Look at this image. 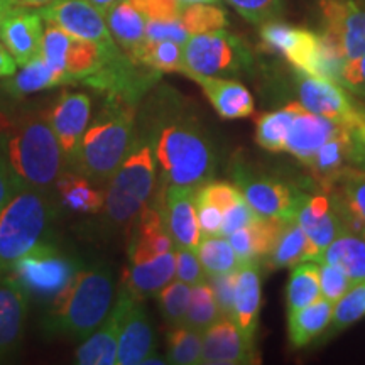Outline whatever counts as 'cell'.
Segmentation results:
<instances>
[{
  "label": "cell",
  "mask_w": 365,
  "mask_h": 365,
  "mask_svg": "<svg viewBox=\"0 0 365 365\" xmlns=\"http://www.w3.org/2000/svg\"><path fill=\"white\" fill-rule=\"evenodd\" d=\"M22 190H24V186L17 180L16 173H14L11 164H9L6 153H4L2 144H0V212Z\"/></svg>",
  "instance_id": "obj_55"
},
{
  "label": "cell",
  "mask_w": 365,
  "mask_h": 365,
  "mask_svg": "<svg viewBox=\"0 0 365 365\" xmlns=\"http://www.w3.org/2000/svg\"><path fill=\"white\" fill-rule=\"evenodd\" d=\"M173 249H175V244L164 225L161 195H158L156 202L145 205L143 212L132 222L127 255H129V262L134 264L149 261V259L170 252Z\"/></svg>",
  "instance_id": "obj_19"
},
{
  "label": "cell",
  "mask_w": 365,
  "mask_h": 365,
  "mask_svg": "<svg viewBox=\"0 0 365 365\" xmlns=\"http://www.w3.org/2000/svg\"><path fill=\"white\" fill-rule=\"evenodd\" d=\"M365 314V281L355 282L341 298L333 304L331 333H339L357 323Z\"/></svg>",
  "instance_id": "obj_41"
},
{
  "label": "cell",
  "mask_w": 365,
  "mask_h": 365,
  "mask_svg": "<svg viewBox=\"0 0 365 365\" xmlns=\"http://www.w3.org/2000/svg\"><path fill=\"white\" fill-rule=\"evenodd\" d=\"M176 257V279L186 282L188 286H195L198 282L207 281L202 264L195 250L175 247Z\"/></svg>",
  "instance_id": "obj_50"
},
{
  "label": "cell",
  "mask_w": 365,
  "mask_h": 365,
  "mask_svg": "<svg viewBox=\"0 0 365 365\" xmlns=\"http://www.w3.org/2000/svg\"><path fill=\"white\" fill-rule=\"evenodd\" d=\"M56 86H61L58 76L44 61V58L38 56L27 65L21 66V70L14 73L12 76L4 80L0 88L12 100H22L29 95L38 93V91L56 88Z\"/></svg>",
  "instance_id": "obj_33"
},
{
  "label": "cell",
  "mask_w": 365,
  "mask_h": 365,
  "mask_svg": "<svg viewBox=\"0 0 365 365\" xmlns=\"http://www.w3.org/2000/svg\"><path fill=\"white\" fill-rule=\"evenodd\" d=\"M66 170H71L78 153L81 137L91 118V98L85 91H63L48 110Z\"/></svg>",
  "instance_id": "obj_13"
},
{
  "label": "cell",
  "mask_w": 365,
  "mask_h": 365,
  "mask_svg": "<svg viewBox=\"0 0 365 365\" xmlns=\"http://www.w3.org/2000/svg\"><path fill=\"white\" fill-rule=\"evenodd\" d=\"M176 276V257L175 249L170 252L158 255L143 262H129L125 269L122 286H125L135 298H149L156 296L168 282Z\"/></svg>",
  "instance_id": "obj_28"
},
{
  "label": "cell",
  "mask_w": 365,
  "mask_h": 365,
  "mask_svg": "<svg viewBox=\"0 0 365 365\" xmlns=\"http://www.w3.org/2000/svg\"><path fill=\"white\" fill-rule=\"evenodd\" d=\"M340 124L307 110L301 105L291 129L287 132L284 150L307 166L318 149L335 134Z\"/></svg>",
  "instance_id": "obj_24"
},
{
  "label": "cell",
  "mask_w": 365,
  "mask_h": 365,
  "mask_svg": "<svg viewBox=\"0 0 365 365\" xmlns=\"http://www.w3.org/2000/svg\"><path fill=\"white\" fill-rule=\"evenodd\" d=\"M333 303L318 298L308 307L287 313V339L294 349H303L328 330L331 322Z\"/></svg>",
  "instance_id": "obj_29"
},
{
  "label": "cell",
  "mask_w": 365,
  "mask_h": 365,
  "mask_svg": "<svg viewBox=\"0 0 365 365\" xmlns=\"http://www.w3.org/2000/svg\"><path fill=\"white\" fill-rule=\"evenodd\" d=\"M317 249L303 232V228L296 223V220H287L271 254L264 259V264H267L271 271H277V269L294 267L299 262H317Z\"/></svg>",
  "instance_id": "obj_32"
},
{
  "label": "cell",
  "mask_w": 365,
  "mask_h": 365,
  "mask_svg": "<svg viewBox=\"0 0 365 365\" xmlns=\"http://www.w3.org/2000/svg\"><path fill=\"white\" fill-rule=\"evenodd\" d=\"M218 318H222V314L220 309H218V304L215 301V296H213L210 282L203 281L191 286L190 303L182 325L203 333L212 323H215Z\"/></svg>",
  "instance_id": "obj_39"
},
{
  "label": "cell",
  "mask_w": 365,
  "mask_h": 365,
  "mask_svg": "<svg viewBox=\"0 0 365 365\" xmlns=\"http://www.w3.org/2000/svg\"><path fill=\"white\" fill-rule=\"evenodd\" d=\"M17 63L12 58V54L9 53V49L4 46L0 41V80H6L9 76H12L17 71Z\"/></svg>",
  "instance_id": "obj_57"
},
{
  "label": "cell",
  "mask_w": 365,
  "mask_h": 365,
  "mask_svg": "<svg viewBox=\"0 0 365 365\" xmlns=\"http://www.w3.org/2000/svg\"><path fill=\"white\" fill-rule=\"evenodd\" d=\"M240 196V190L235 185H230V182L225 181L212 180L195 188V198L205 200V202L215 205L222 212H225L228 207H232Z\"/></svg>",
  "instance_id": "obj_47"
},
{
  "label": "cell",
  "mask_w": 365,
  "mask_h": 365,
  "mask_svg": "<svg viewBox=\"0 0 365 365\" xmlns=\"http://www.w3.org/2000/svg\"><path fill=\"white\" fill-rule=\"evenodd\" d=\"M134 294L125 286L118 291V298L100 327L81 344L75 352V362L80 365H115L118 333L124 313Z\"/></svg>",
  "instance_id": "obj_18"
},
{
  "label": "cell",
  "mask_w": 365,
  "mask_h": 365,
  "mask_svg": "<svg viewBox=\"0 0 365 365\" xmlns=\"http://www.w3.org/2000/svg\"><path fill=\"white\" fill-rule=\"evenodd\" d=\"M301 36V27L287 26L279 21H267L261 26V41L269 51L287 56Z\"/></svg>",
  "instance_id": "obj_44"
},
{
  "label": "cell",
  "mask_w": 365,
  "mask_h": 365,
  "mask_svg": "<svg viewBox=\"0 0 365 365\" xmlns=\"http://www.w3.org/2000/svg\"><path fill=\"white\" fill-rule=\"evenodd\" d=\"M227 2L252 24L274 21L282 11V0H227Z\"/></svg>",
  "instance_id": "obj_45"
},
{
  "label": "cell",
  "mask_w": 365,
  "mask_h": 365,
  "mask_svg": "<svg viewBox=\"0 0 365 365\" xmlns=\"http://www.w3.org/2000/svg\"><path fill=\"white\" fill-rule=\"evenodd\" d=\"M190 294L191 286L180 279L168 282V284L156 294L163 318L166 319L171 327L182 325V322H185V314L190 303Z\"/></svg>",
  "instance_id": "obj_42"
},
{
  "label": "cell",
  "mask_w": 365,
  "mask_h": 365,
  "mask_svg": "<svg viewBox=\"0 0 365 365\" xmlns=\"http://www.w3.org/2000/svg\"><path fill=\"white\" fill-rule=\"evenodd\" d=\"M191 80L202 86L213 110L225 120H239L254 113L252 93L239 81L220 76H191Z\"/></svg>",
  "instance_id": "obj_25"
},
{
  "label": "cell",
  "mask_w": 365,
  "mask_h": 365,
  "mask_svg": "<svg viewBox=\"0 0 365 365\" xmlns=\"http://www.w3.org/2000/svg\"><path fill=\"white\" fill-rule=\"evenodd\" d=\"M44 38V19L38 9L19 6L9 12L0 27V41L16 59L17 66H24L41 56Z\"/></svg>",
  "instance_id": "obj_17"
},
{
  "label": "cell",
  "mask_w": 365,
  "mask_h": 365,
  "mask_svg": "<svg viewBox=\"0 0 365 365\" xmlns=\"http://www.w3.org/2000/svg\"><path fill=\"white\" fill-rule=\"evenodd\" d=\"M113 41L127 56L135 51L145 39V17L129 0H118L103 11Z\"/></svg>",
  "instance_id": "obj_31"
},
{
  "label": "cell",
  "mask_w": 365,
  "mask_h": 365,
  "mask_svg": "<svg viewBox=\"0 0 365 365\" xmlns=\"http://www.w3.org/2000/svg\"><path fill=\"white\" fill-rule=\"evenodd\" d=\"M339 83L350 93L365 100V53L362 56L345 61Z\"/></svg>",
  "instance_id": "obj_54"
},
{
  "label": "cell",
  "mask_w": 365,
  "mask_h": 365,
  "mask_svg": "<svg viewBox=\"0 0 365 365\" xmlns=\"http://www.w3.org/2000/svg\"><path fill=\"white\" fill-rule=\"evenodd\" d=\"M54 2V0H19L21 6L24 7H33V9H41L44 6H48V4Z\"/></svg>",
  "instance_id": "obj_59"
},
{
  "label": "cell",
  "mask_w": 365,
  "mask_h": 365,
  "mask_svg": "<svg viewBox=\"0 0 365 365\" xmlns=\"http://www.w3.org/2000/svg\"><path fill=\"white\" fill-rule=\"evenodd\" d=\"M232 178L237 188L259 217L294 220L299 191L276 178L255 173L247 164L237 163L232 166Z\"/></svg>",
  "instance_id": "obj_10"
},
{
  "label": "cell",
  "mask_w": 365,
  "mask_h": 365,
  "mask_svg": "<svg viewBox=\"0 0 365 365\" xmlns=\"http://www.w3.org/2000/svg\"><path fill=\"white\" fill-rule=\"evenodd\" d=\"M307 166L312 178L328 193L339 185L346 170L354 166L352 163V139L346 127L340 125L330 139L327 140L314 158Z\"/></svg>",
  "instance_id": "obj_23"
},
{
  "label": "cell",
  "mask_w": 365,
  "mask_h": 365,
  "mask_svg": "<svg viewBox=\"0 0 365 365\" xmlns=\"http://www.w3.org/2000/svg\"><path fill=\"white\" fill-rule=\"evenodd\" d=\"M53 195H56L59 208L81 215L102 213L105 205V190L73 170H65L59 175L53 186Z\"/></svg>",
  "instance_id": "obj_27"
},
{
  "label": "cell",
  "mask_w": 365,
  "mask_h": 365,
  "mask_svg": "<svg viewBox=\"0 0 365 365\" xmlns=\"http://www.w3.org/2000/svg\"><path fill=\"white\" fill-rule=\"evenodd\" d=\"M145 39L149 41H175L185 46L190 34L182 27L180 17L171 21H148L145 22Z\"/></svg>",
  "instance_id": "obj_51"
},
{
  "label": "cell",
  "mask_w": 365,
  "mask_h": 365,
  "mask_svg": "<svg viewBox=\"0 0 365 365\" xmlns=\"http://www.w3.org/2000/svg\"><path fill=\"white\" fill-rule=\"evenodd\" d=\"M259 362L255 345L244 339L232 318H218L202 333V364L242 365Z\"/></svg>",
  "instance_id": "obj_16"
},
{
  "label": "cell",
  "mask_w": 365,
  "mask_h": 365,
  "mask_svg": "<svg viewBox=\"0 0 365 365\" xmlns=\"http://www.w3.org/2000/svg\"><path fill=\"white\" fill-rule=\"evenodd\" d=\"M168 364H202V331L186 325L173 327L166 336Z\"/></svg>",
  "instance_id": "obj_38"
},
{
  "label": "cell",
  "mask_w": 365,
  "mask_h": 365,
  "mask_svg": "<svg viewBox=\"0 0 365 365\" xmlns=\"http://www.w3.org/2000/svg\"><path fill=\"white\" fill-rule=\"evenodd\" d=\"M132 61L137 65L158 73H182L185 75V58H182V44L175 41H149L144 43L129 54Z\"/></svg>",
  "instance_id": "obj_35"
},
{
  "label": "cell",
  "mask_w": 365,
  "mask_h": 365,
  "mask_svg": "<svg viewBox=\"0 0 365 365\" xmlns=\"http://www.w3.org/2000/svg\"><path fill=\"white\" fill-rule=\"evenodd\" d=\"M19 0H0V27H2L4 21L9 16V12L14 11L16 7H19Z\"/></svg>",
  "instance_id": "obj_58"
},
{
  "label": "cell",
  "mask_w": 365,
  "mask_h": 365,
  "mask_svg": "<svg viewBox=\"0 0 365 365\" xmlns=\"http://www.w3.org/2000/svg\"><path fill=\"white\" fill-rule=\"evenodd\" d=\"M0 144L24 188L51 190L66 170L46 110H24L0 132Z\"/></svg>",
  "instance_id": "obj_3"
},
{
  "label": "cell",
  "mask_w": 365,
  "mask_h": 365,
  "mask_svg": "<svg viewBox=\"0 0 365 365\" xmlns=\"http://www.w3.org/2000/svg\"><path fill=\"white\" fill-rule=\"evenodd\" d=\"M257 217V213H255L252 207L245 202L244 195H242L232 207H228L225 212H223L222 235L228 237L230 234H234L239 228H244L247 227L249 223H252Z\"/></svg>",
  "instance_id": "obj_52"
},
{
  "label": "cell",
  "mask_w": 365,
  "mask_h": 365,
  "mask_svg": "<svg viewBox=\"0 0 365 365\" xmlns=\"http://www.w3.org/2000/svg\"><path fill=\"white\" fill-rule=\"evenodd\" d=\"M239 271V269H237ZM237 271L215 274L208 276L207 281L212 286L213 296L220 309V314L225 318H232L234 314V303H235V286H237Z\"/></svg>",
  "instance_id": "obj_48"
},
{
  "label": "cell",
  "mask_w": 365,
  "mask_h": 365,
  "mask_svg": "<svg viewBox=\"0 0 365 365\" xmlns=\"http://www.w3.org/2000/svg\"><path fill=\"white\" fill-rule=\"evenodd\" d=\"M156 352L153 323L143 307V299L132 298L120 323L117 346L118 365H139Z\"/></svg>",
  "instance_id": "obj_20"
},
{
  "label": "cell",
  "mask_w": 365,
  "mask_h": 365,
  "mask_svg": "<svg viewBox=\"0 0 365 365\" xmlns=\"http://www.w3.org/2000/svg\"><path fill=\"white\" fill-rule=\"evenodd\" d=\"M29 296L6 276L0 279V362L12 357L21 346L27 318Z\"/></svg>",
  "instance_id": "obj_21"
},
{
  "label": "cell",
  "mask_w": 365,
  "mask_h": 365,
  "mask_svg": "<svg viewBox=\"0 0 365 365\" xmlns=\"http://www.w3.org/2000/svg\"><path fill=\"white\" fill-rule=\"evenodd\" d=\"M135 127L149 137L164 186H196L212 181L218 154L212 135L171 86L144 98Z\"/></svg>",
  "instance_id": "obj_1"
},
{
  "label": "cell",
  "mask_w": 365,
  "mask_h": 365,
  "mask_svg": "<svg viewBox=\"0 0 365 365\" xmlns=\"http://www.w3.org/2000/svg\"><path fill=\"white\" fill-rule=\"evenodd\" d=\"M185 75L227 76L239 75L252 63L244 41L223 29L193 34L182 46Z\"/></svg>",
  "instance_id": "obj_8"
},
{
  "label": "cell",
  "mask_w": 365,
  "mask_h": 365,
  "mask_svg": "<svg viewBox=\"0 0 365 365\" xmlns=\"http://www.w3.org/2000/svg\"><path fill=\"white\" fill-rule=\"evenodd\" d=\"M185 4H215L218 0H181Z\"/></svg>",
  "instance_id": "obj_61"
},
{
  "label": "cell",
  "mask_w": 365,
  "mask_h": 365,
  "mask_svg": "<svg viewBox=\"0 0 365 365\" xmlns=\"http://www.w3.org/2000/svg\"><path fill=\"white\" fill-rule=\"evenodd\" d=\"M317 262L333 264L340 267L354 282H362L365 281V239L344 228L319 254Z\"/></svg>",
  "instance_id": "obj_30"
},
{
  "label": "cell",
  "mask_w": 365,
  "mask_h": 365,
  "mask_svg": "<svg viewBox=\"0 0 365 365\" xmlns=\"http://www.w3.org/2000/svg\"><path fill=\"white\" fill-rule=\"evenodd\" d=\"M322 296L318 262L308 261L296 264L286 286L287 312L312 304Z\"/></svg>",
  "instance_id": "obj_36"
},
{
  "label": "cell",
  "mask_w": 365,
  "mask_h": 365,
  "mask_svg": "<svg viewBox=\"0 0 365 365\" xmlns=\"http://www.w3.org/2000/svg\"><path fill=\"white\" fill-rule=\"evenodd\" d=\"M359 235H362V237H364V239H365V223H364V225H362V228H360Z\"/></svg>",
  "instance_id": "obj_62"
},
{
  "label": "cell",
  "mask_w": 365,
  "mask_h": 365,
  "mask_svg": "<svg viewBox=\"0 0 365 365\" xmlns=\"http://www.w3.org/2000/svg\"><path fill=\"white\" fill-rule=\"evenodd\" d=\"M352 139V163L355 168L365 171V118L349 129Z\"/></svg>",
  "instance_id": "obj_56"
},
{
  "label": "cell",
  "mask_w": 365,
  "mask_h": 365,
  "mask_svg": "<svg viewBox=\"0 0 365 365\" xmlns=\"http://www.w3.org/2000/svg\"><path fill=\"white\" fill-rule=\"evenodd\" d=\"M196 217H198L200 234L202 237L222 235L223 225V212L215 205L205 202V200L195 198Z\"/></svg>",
  "instance_id": "obj_53"
},
{
  "label": "cell",
  "mask_w": 365,
  "mask_h": 365,
  "mask_svg": "<svg viewBox=\"0 0 365 365\" xmlns=\"http://www.w3.org/2000/svg\"><path fill=\"white\" fill-rule=\"evenodd\" d=\"M322 34L345 61L365 53V9L354 0H322Z\"/></svg>",
  "instance_id": "obj_11"
},
{
  "label": "cell",
  "mask_w": 365,
  "mask_h": 365,
  "mask_svg": "<svg viewBox=\"0 0 365 365\" xmlns=\"http://www.w3.org/2000/svg\"><path fill=\"white\" fill-rule=\"evenodd\" d=\"M299 108L301 103L293 102L279 110L261 113L255 117V143L271 153L284 150L287 132H289Z\"/></svg>",
  "instance_id": "obj_34"
},
{
  "label": "cell",
  "mask_w": 365,
  "mask_h": 365,
  "mask_svg": "<svg viewBox=\"0 0 365 365\" xmlns=\"http://www.w3.org/2000/svg\"><path fill=\"white\" fill-rule=\"evenodd\" d=\"M139 105L105 95L102 107L86 127L71 170L105 185L118 170L135 139Z\"/></svg>",
  "instance_id": "obj_4"
},
{
  "label": "cell",
  "mask_w": 365,
  "mask_h": 365,
  "mask_svg": "<svg viewBox=\"0 0 365 365\" xmlns=\"http://www.w3.org/2000/svg\"><path fill=\"white\" fill-rule=\"evenodd\" d=\"M287 220L257 217L247 227L239 228L227 237L234 247L240 266L247 262H261L271 254Z\"/></svg>",
  "instance_id": "obj_26"
},
{
  "label": "cell",
  "mask_w": 365,
  "mask_h": 365,
  "mask_svg": "<svg viewBox=\"0 0 365 365\" xmlns=\"http://www.w3.org/2000/svg\"><path fill=\"white\" fill-rule=\"evenodd\" d=\"M38 11L44 21L59 26L75 38L97 43L103 49L118 48L108 31L103 11L88 0H54Z\"/></svg>",
  "instance_id": "obj_12"
},
{
  "label": "cell",
  "mask_w": 365,
  "mask_h": 365,
  "mask_svg": "<svg viewBox=\"0 0 365 365\" xmlns=\"http://www.w3.org/2000/svg\"><path fill=\"white\" fill-rule=\"evenodd\" d=\"M80 271L78 262L49 242H41L14 264L11 276L22 291L36 299L53 301Z\"/></svg>",
  "instance_id": "obj_7"
},
{
  "label": "cell",
  "mask_w": 365,
  "mask_h": 365,
  "mask_svg": "<svg viewBox=\"0 0 365 365\" xmlns=\"http://www.w3.org/2000/svg\"><path fill=\"white\" fill-rule=\"evenodd\" d=\"M88 2L93 4V6H97L98 9H102V11H107L108 7H112L113 4L118 2V0H88Z\"/></svg>",
  "instance_id": "obj_60"
},
{
  "label": "cell",
  "mask_w": 365,
  "mask_h": 365,
  "mask_svg": "<svg viewBox=\"0 0 365 365\" xmlns=\"http://www.w3.org/2000/svg\"><path fill=\"white\" fill-rule=\"evenodd\" d=\"M262 304L261 262L242 264L237 271L235 303L232 319L244 339L255 345V333L259 327V313Z\"/></svg>",
  "instance_id": "obj_22"
},
{
  "label": "cell",
  "mask_w": 365,
  "mask_h": 365,
  "mask_svg": "<svg viewBox=\"0 0 365 365\" xmlns=\"http://www.w3.org/2000/svg\"><path fill=\"white\" fill-rule=\"evenodd\" d=\"M113 276L105 266L80 269L73 281L49 301L44 313L46 339L83 340L91 335L112 309Z\"/></svg>",
  "instance_id": "obj_2"
},
{
  "label": "cell",
  "mask_w": 365,
  "mask_h": 365,
  "mask_svg": "<svg viewBox=\"0 0 365 365\" xmlns=\"http://www.w3.org/2000/svg\"><path fill=\"white\" fill-rule=\"evenodd\" d=\"M296 93L299 103L336 124L352 129L365 118V107L336 81L296 71Z\"/></svg>",
  "instance_id": "obj_9"
},
{
  "label": "cell",
  "mask_w": 365,
  "mask_h": 365,
  "mask_svg": "<svg viewBox=\"0 0 365 365\" xmlns=\"http://www.w3.org/2000/svg\"><path fill=\"white\" fill-rule=\"evenodd\" d=\"M59 210L49 190L24 188L0 212V279L44 239Z\"/></svg>",
  "instance_id": "obj_6"
},
{
  "label": "cell",
  "mask_w": 365,
  "mask_h": 365,
  "mask_svg": "<svg viewBox=\"0 0 365 365\" xmlns=\"http://www.w3.org/2000/svg\"><path fill=\"white\" fill-rule=\"evenodd\" d=\"M196 255H198L207 277L215 276V274L234 272L240 267L234 247L223 235L202 237L198 247H196Z\"/></svg>",
  "instance_id": "obj_37"
},
{
  "label": "cell",
  "mask_w": 365,
  "mask_h": 365,
  "mask_svg": "<svg viewBox=\"0 0 365 365\" xmlns=\"http://www.w3.org/2000/svg\"><path fill=\"white\" fill-rule=\"evenodd\" d=\"M180 21L191 38L193 34L223 29L227 26V14L213 4H186L180 14Z\"/></svg>",
  "instance_id": "obj_40"
},
{
  "label": "cell",
  "mask_w": 365,
  "mask_h": 365,
  "mask_svg": "<svg viewBox=\"0 0 365 365\" xmlns=\"http://www.w3.org/2000/svg\"><path fill=\"white\" fill-rule=\"evenodd\" d=\"M145 21H171L178 19L186 6L181 0H129Z\"/></svg>",
  "instance_id": "obj_49"
},
{
  "label": "cell",
  "mask_w": 365,
  "mask_h": 365,
  "mask_svg": "<svg viewBox=\"0 0 365 365\" xmlns=\"http://www.w3.org/2000/svg\"><path fill=\"white\" fill-rule=\"evenodd\" d=\"M161 210L164 225L175 247L195 250L198 247L200 234L198 217L195 207V188L191 186H164L161 185Z\"/></svg>",
  "instance_id": "obj_14"
},
{
  "label": "cell",
  "mask_w": 365,
  "mask_h": 365,
  "mask_svg": "<svg viewBox=\"0 0 365 365\" xmlns=\"http://www.w3.org/2000/svg\"><path fill=\"white\" fill-rule=\"evenodd\" d=\"M333 190L345 207L365 223V171L352 166Z\"/></svg>",
  "instance_id": "obj_43"
},
{
  "label": "cell",
  "mask_w": 365,
  "mask_h": 365,
  "mask_svg": "<svg viewBox=\"0 0 365 365\" xmlns=\"http://www.w3.org/2000/svg\"><path fill=\"white\" fill-rule=\"evenodd\" d=\"M354 284L355 282L340 267L322 262V266H319V287H322L323 298L335 304Z\"/></svg>",
  "instance_id": "obj_46"
},
{
  "label": "cell",
  "mask_w": 365,
  "mask_h": 365,
  "mask_svg": "<svg viewBox=\"0 0 365 365\" xmlns=\"http://www.w3.org/2000/svg\"><path fill=\"white\" fill-rule=\"evenodd\" d=\"M294 220L303 228L308 239L312 240L318 252V257L331 244L333 239L340 234V230L345 228L339 207H336V202L331 193L313 196L299 193Z\"/></svg>",
  "instance_id": "obj_15"
},
{
  "label": "cell",
  "mask_w": 365,
  "mask_h": 365,
  "mask_svg": "<svg viewBox=\"0 0 365 365\" xmlns=\"http://www.w3.org/2000/svg\"><path fill=\"white\" fill-rule=\"evenodd\" d=\"M156 158L149 137L135 127V139L118 170L107 182L103 223L112 228L130 225L143 212L156 186Z\"/></svg>",
  "instance_id": "obj_5"
}]
</instances>
